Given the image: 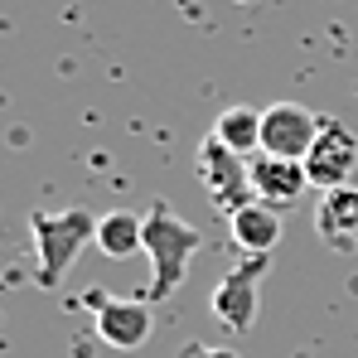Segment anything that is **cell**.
I'll use <instances>...</instances> for the list:
<instances>
[{"label":"cell","mask_w":358,"mask_h":358,"mask_svg":"<svg viewBox=\"0 0 358 358\" xmlns=\"http://www.w3.org/2000/svg\"><path fill=\"white\" fill-rule=\"evenodd\" d=\"M271 257H242L238 266L213 286L208 296V310L218 324H228L233 334H247L257 324V291H262V276H266Z\"/></svg>","instance_id":"cell-5"},{"label":"cell","mask_w":358,"mask_h":358,"mask_svg":"<svg viewBox=\"0 0 358 358\" xmlns=\"http://www.w3.org/2000/svg\"><path fill=\"white\" fill-rule=\"evenodd\" d=\"M141 238H145V218L141 213H126V208H112L102 223H97V252L102 257H112V262H121V257H136L141 252Z\"/></svg>","instance_id":"cell-11"},{"label":"cell","mask_w":358,"mask_h":358,"mask_svg":"<svg viewBox=\"0 0 358 358\" xmlns=\"http://www.w3.org/2000/svg\"><path fill=\"white\" fill-rule=\"evenodd\" d=\"M228 228H233V242H238L242 257H271L276 242H281V213L252 199L247 208H238L228 218Z\"/></svg>","instance_id":"cell-10"},{"label":"cell","mask_w":358,"mask_h":358,"mask_svg":"<svg viewBox=\"0 0 358 358\" xmlns=\"http://www.w3.org/2000/svg\"><path fill=\"white\" fill-rule=\"evenodd\" d=\"M242 5H247V0H242Z\"/></svg>","instance_id":"cell-14"},{"label":"cell","mask_w":358,"mask_h":358,"mask_svg":"<svg viewBox=\"0 0 358 358\" xmlns=\"http://www.w3.org/2000/svg\"><path fill=\"white\" fill-rule=\"evenodd\" d=\"M203 247V233L194 223H184L170 203H155L145 213V238H141V252L150 257V305L170 300L189 281V262L194 252Z\"/></svg>","instance_id":"cell-1"},{"label":"cell","mask_w":358,"mask_h":358,"mask_svg":"<svg viewBox=\"0 0 358 358\" xmlns=\"http://www.w3.org/2000/svg\"><path fill=\"white\" fill-rule=\"evenodd\" d=\"M247 170H252V199L257 203H266V208H296L300 194L310 189V175H305V160H281V155H257V160H247Z\"/></svg>","instance_id":"cell-8"},{"label":"cell","mask_w":358,"mask_h":358,"mask_svg":"<svg viewBox=\"0 0 358 358\" xmlns=\"http://www.w3.org/2000/svg\"><path fill=\"white\" fill-rule=\"evenodd\" d=\"M97 223H102V218H92L87 208H68V213H44V208H34V213H29L34 257H39L34 281H39L44 291H54L63 276H68V266L78 262V252H83L87 242H97Z\"/></svg>","instance_id":"cell-2"},{"label":"cell","mask_w":358,"mask_h":358,"mask_svg":"<svg viewBox=\"0 0 358 358\" xmlns=\"http://www.w3.org/2000/svg\"><path fill=\"white\" fill-rule=\"evenodd\" d=\"M315 233L329 252H358V184L329 189L315 208Z\"/></svg>","instance_id":"cell-9"},{"label":"cell","mask_w":358,"mask_h":358,"mask_svg":"<svg viewBox=\"0 0 358 358\" xmlns=\"http://www.w3.org/2000/svg\"><path fill=\"white\" fill-rule=\"evenodd\" d=\"M184 358H242L238 349H208V344H189Z\"/></svg>","instance_id":"cell-13"},{"label":"cell","mask_w":358,"mask_h":358,"mask_svg":"<svg viewBox=\"0 0 358 358\" xmlns=\"http://www.w3.org/2000/svg\"><path fill=\"white\" fill-rule=\"evenodd\" d=\"M213 136L228 150H238V155H262V112L228 107V112H218V121H213Z\"/></svg>","instance_id":"cell-12"},{"label":"cell","mask_w":358,"mask_h":358,"mask_svg":"<svg viewBox=\"0 0 358 358\" xmlns=\"http://www.w3.org/2000/svg\"><path fill=\"white\" fill-rule=\"evenodd\" d=\"M83 305L92 310V329L107 349H145L150 334H155V305L150 300H126V296H102V291H87Z\"/></svg>","instance_id":"cell-4"},{"label":"cell","mask_w":358,"mask_h":358,"mask_svg":"<svg viewBox=\"0 0 358 358\" xmlns=\"http://www.w3.org/2000/svg\"><path fill=\"white\" fill-rule=\"evenodd\" d=\"M320 126H324V117H315L300 102H271L262 112V150L281 155V160H305L310 145L320 141Z\"/></svg>","instance_id":"cell-7"},{"label":"cell","mask_w":358,"mask_h":358,"mask_svg":"<svg viewBox=\"0 0 358 358\" xmlns=\"http://www.w3.org/2000/svg\"><path fill=\"white\" fill-rule=\"evenodd\" d=\"M354 170H358V136L344 126V121L324 117L320 141H315L310 155H305V175H310V184H315L320 194H329V189L354 184Z\"/></svg>","instance_id":"cell-6"},{"label":"cell","mask_w":358,"mask_h":358,"mask_svg":"<svg viewBox=\"0 0 358 358\" xmlns=\"http://www.w3.org/2000/svg\"><path fill=\"white\" fill-rule=\"evenodd\" d=\"M194 175L203 184V194H208V203L223 213L228 208V218L252 203V170H247V160H242L238 150H228L213 131L199 141V155H194Z\"/></svg>","instance_id":"cell-3"}]
</instances>
